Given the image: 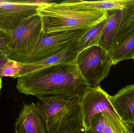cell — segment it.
<instances>
[{
	"mask_svg": "<svg viewBox=\"0 0 134 133\" xmlns=\"http://www.w3.org/2000/svg\"><path fill=\"white\" fill-rule=\"evenodd\" d=\"M91 87L80 72L76 61L55 65L18 78L16 88L26 95L82 98Z\"/></svg>",
	"mask_w": 134,
	"mask_h": 133,
	"instance_id": "6da1fadb",
	"label": "cell"
},
{
	"mask_svg": "<svg viewBox=\"0 0 134 133\" xmlns=\"http://www.w3.org/2000/svg\"><path fill=\"white\" fill-rule=\"evenodd\" d=\"M35 104L47 133H82L84 126L79 97H42Z\"/></svg>",
	"mask_w": 134,
	"mask_h": 133,
	"instance_id": "7a4b0ae2",
	"label": "cell"
},
{
	"mask_svg": "<svg viewBox=\"0 0 134 133\" xmlns=\"http://www.w3.org/2000/svg\"><path fill=\"white\" fill-rule=\"evenodd\" d=\"M42 21L44 33H51L92 27L106 18L107 12L81 8L67 1L49 2L37 9Z\"/></svg>",
	"mask_w": 134,
	"mask_h": 133,
	"instance_id": "3957f363",
	"label": "cell"
},
{
	"mask_svg": "<svg viewBox=\"0 0 134 133\" xmlns=\"http://www.w3.org/2000/svg\"><path fill=\"white\" fill-rule=\"evenodd\" d=\"M43 32L38 14L23 20L11 35L7 56L9 60L23 62L30 55Z\"/></svg>",
	"mask_w": 134,
	"mask_h": 133,
	"instance_id": "277c9868",
	"label": "cell"
},
{
	"mask_svg": "<svg viewBox=\"0 0 134 133\" xmlns=\"http://www.w3.org/2000/svg\"><path fill=\"white\" fill-rule=\"evenodd\" d=\"M76 63L85 80L95 87L107 77L113 62L109 54L99 46L87 48L78 53Z\"/></svg>",
	"mask_w": 134,
	"mask_h": 133,
	"instance_id": "5b68a950",
	"label": "cell"
},
{
	"mask_svg": "<svg viewBox=\"0 0 134 133\" xmlns=\"http://www.w3.org/2000/svg\"><path fill=\"white\" fill-rule=\"evenodd\" d=\"M90 28L42 32L30 55L21 63L34 64L60 53L80 39Z\"/></svg>",
	"mask_w": 134,
	"mask_h": 133,
	"instance_id": "8992f818",
	"label": "cell"
},
{
	"mask_svg": "<svg viewBox=\"0 0 134 133\" xmlns=\"http://www.w3.org/2000/svg\"><path fill=\"white\" fill-rule=\"evenodd\" d=\"M108 94L100 85L91 87L82 97L81 106L85 130L90 128L93 117L99 113H104L111 118L126 131L128 125L124 123L111 103Z\"/></svg>",
	"mask_w": 134,
	"mask_h": 133,
	"instance_id": "52a82bcc",
	"label": "cell"
},
{
	"mask_svg": "<svg viewBox=\"0 0 134 133\" xmlns=\"http://www.w3.org/2000/svg\"><path fill=\"white\" fill-rule=\"evenodd\" d=\"M45 4H35L33 1L0 0V30L12 35L23 20L38 14L37 9Z\"/></svg>",
	"mask_w": 134,
	"mask_h": 133,
	"instance_id": "ba28073f",
	"label": "cell"
},
{
	"mask_svg": "<svg viewBox=\"0 0 134 133\" xmlns=\"http://www.w3.org/2000/svg\"><path fill=\"white\" fill-rule=\"evenodd\" d=\"M78 40L60 53L34 64H23L11 61L12 77L13 79L18 78L52 66L75 62L79 53L77 50Z\"/></svg>",
	"mask_w": 134,
	"mask_h": 133,
	"instance_id": "9c48e42d",
	"label": "cell"
},
{
	"mask_svg": "<svg viewBox=\"0 0 134 133\" xmlns=\"http://www.w3.org/2000/svg\"><path fill=\"white\" fill-rule=\"evenodd\" d=\"M111 103L122 122L134 126V84H129L113 96H109Z\"/></svg>",
	"mask_w": 134,
	"mask_h": 133,
	"instance_id": "30bf717a",
	"label": "cell"
},
{
	"mask_svg": "<svg viewBox=\"0 0 134 133\" xmlns=\"http://www.w3.org/2000/svg\"><path fill=\"white\" fill-rule=\"evenodd\" d=\"M113 66L128 59H134V22L117 34L109 54Z\"/></svg>",
	"mask_w": 134,
	"mask_h": 133,
	"instance_id": "8fae6325",
	"label": "cell"
},
{
	"mask_svg": "<svg viewBox=\"0 0 134 133\" xmlns=\"http://www.w3.org/2000/svg\"><path fill=\"white\" fill-rule=\"evenodd\" d=\"M16 133H47L38 116L35 104L24 105L15 124Z\"/></svg>",
	"mask_w": 134,
	"mask_h": 133,
	"instance_id": "7c38bea8",
	"label": "cell"
},
{
	"mask_svg": "<svg viewBox=\"0 0 134 133\" xmlns=\"http://www.w3.org/2000/svg\"><path fill=\"white\" fill-rule=\"evenodd\" d=\"M122 10L117 9L107 11L106 24L98 46L109 54L111 51L115 39L118 33Z\"/></svg>",
	"mask_w": 134,
	"mask_h": 133,
	"instance_id": "4fadbf2b",
	"label": "cell"
},
{
	"mask_svg": "<svg viewBox=\"0 0 134 133\" xmlns=\"http://www.w3.org/2000/svg\"><path fill=\"white\" fill-rule=\"evenodd\" d=\"M88 130L93 133H125L120 126L104 113L95 115L92 119Z\"/></svg>",
	"mask_w": 134,
	"mask_h": 133,
	"instance_id": "5bb4252c",
	"label": "cell"
},
{
	"mask_svg": "<svg viewBox=\"0 0 134 133\" xmlns=\"http://www.w3.org/2000/svg\"><path fill=\"white\" fill-rule=\"evenodd\" d=\"M71 4L81 8L95 9L109 11L117 9H123L129 0H107L98 1H86L72 0L67 1Z\"/></svg>",
	"mask_w": 134,
	"mask_h": 133,
	"instance_id": "9a60e30c",
	"label": "cell"
},
{
	"mask_svg": "<svg viewBox=\"0 0 134 133\" xmlns=\"http://www.w3.org/2000/svg\"><path fill=\"white\" fill-rule=\"evenodd\" d=\"M107 17V16H106ZM106 18L90 27L78 40L77 50L80 52L93 46H98L103 30L106 23Z\"/></svg>",
	"mask_w": 134,
	"mask_h": 133,
	"instance_id": "2e32d148",
	"label": "cell"
},
{
	"mask_svg": "<svg viewBox=\"0 0 134 133\" xmlns=\"http://www.w3.org/2000/svg\"><path fill=\"white\" fill-rule=\"evenodd\" d=\"M134 22V0H129L125 8L122 10L120 24L118 33L122 32Z\"/></svg>",
	"mask_w": 134,
	"mask_h": 133,
	"instance_id": "e0dca14e",
	"label": "cell"
},
{
	"mask_svg": "<svg viewBox=\"0 0 134 133\" xmlns=\"http://www.w3.org/2000/svg\"><path fill=\"white\" fill-rule=\"evenodd\" d=\"M11 35L0 30V52L7 56L8 53V44Z\"/></svg>",
	"mask_w": 134,
	"mask_h": 133,
	"instance_id": "ac0fdd59",
	"label": "cell"
},
{
	"mask_svg": "<svg viewBox=\"0 0 134 133\" xmlns=\"http://www.w3.org/2000/svg\"><path fill=\"white\" fill-rule=\"evenodd\" d=\"M9 60L6 55L0 53V68Z\"/></svg>",
	"mask_w": 134,
	"mask_h": 133,
	"instance_id": "d6986e66",
	"label": "cell"
},
{
	"mask_svg": "<svg viewBox=\"0 0 134 133\" xmlns=\"http://www.w3.org/2000/svg\"><path fill=\"white\" fill-rule=\"evenodd\" d=\"M133 126L130 125L127 126L126 129L125 131V133H133Z\"/></svg>",
	"mask_w": 134,
	"mask_h": 133,
	"instance_id": "ffe728a7",
	"label": "cell"
},
{
	"mask_svg": "<svg viewBox=\"0 0 134 133\" xmlns=\"http://www.w3.org/2000/svg\"><path fill=\"white\" fill-rule=\"evenodd\" d=\"M2 77H0V94H1V91L2 87Z\"/></svg>",
	"mask_w": 134,
	"mask_h": 133,
	"instance_id": "44dd1931",
	"label": "cell"
},
{
	"mask_svg": "<svg viewBox=\"0 0 134 133\" xmlns=\"http://www.w3.org/2000/svg\"><path fill=\"white\" fill-rule=\"evenodd\" d=\"M84 133H93L90 130H84Z\"/></svg>",
	"mask_w": 134,
	"mask_h": 133,
	"instance_id": "7402d4cb",
	"label": "cell"
},
{
	"mask_svg": "<svg viewBox=\"0 0 134 133\" xmlns=\"http://www.w3.org/2000/svg\"><path fill=\"white\" fill-rule=\"evenodd\" d=\"M0 53H2L1 52H0Z\"/></svg>",
	"mask_w": 134,
	"mask_h": 133,
	"instance_id": "603a6c76",
	"label": "cell"
},
{
	"mask_svg": "<svg viewBox=\"0 0 134 133\" xmlns=\"http://www.w3.org/2000/svg\"></svg>",
	"mask_w": 134,
	"mask_h": 133,
	"instance_id": "cb8c5ba5",
	"label": "cell"
}]
</instances>
